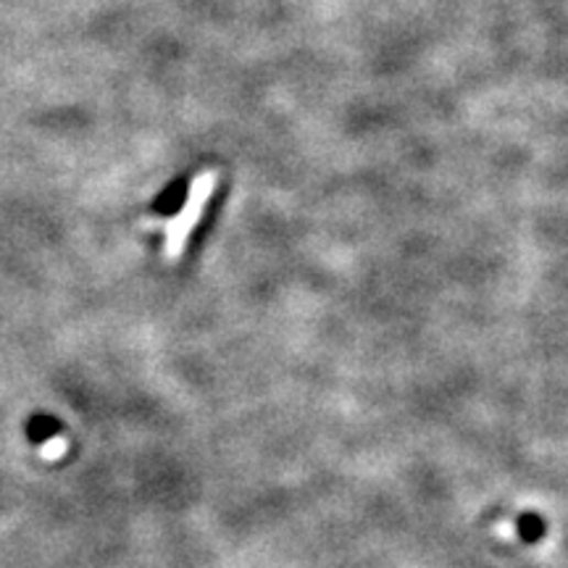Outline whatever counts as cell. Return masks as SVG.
Instances as JSON below:
<instances>
[{"label": "cell", "instance_id": "6da1fadb", "mask_svg": "<svg viewBox=\"0 0 568 568\" xmlns=\"http://www.w3.org/2000/svg\"><path fill=\"white\" fill-rule=\"evenodd\" d=\"M216 179H219V177H216L214 172L200 174V177L195 179L193 193H189L185 208H182V211H185V214H182L179 219H174L172 225H166V237H168L166 255H168V259H177L182 245H185L189 229L198 225V219H200V214H203V206H206V200L211 198L214 189H216Z\"/></svg>", "mask_w": 568, "mask_h": 568}, {"label": "cell", "instance_id": "7a4b0ae2", "mask_svg": "<svg viewBox=\"0 0 568 568\" xmlns=\"http://www.w3.org/2000/svg\"><path fill=\"white\" fill-rule=\"evenodd\" d=\"M61 424L53 416H32L30 424H26V437L35 445H43L53 435H58Z\"/></svg>", "mask_w": 568, "mask_h": 568}]
</instances>
